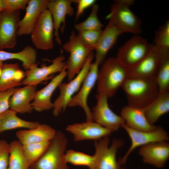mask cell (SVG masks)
<instances>
[{
	"instance_id": "44dd1931",
	"label": "cell",
	"mask_w": 169,
	"mask_h": 169,
	"mask_svg": "<svg viewBox=\"0 0 169 169\" xmlns=\"http://www.w3.org/2000/svg\"><path fill=\"white\" fill-rule=\"evenodd\" d=\"M37 85L17 88L9 100L10 109L17 113H31L33 109L30 102L33 100Z\"/></svg>"
},
{
	"instance_id": "cb8c5ba5",
	"label": "cell",
	"mask_w": 169,
	"mask_h": 169,
	"mask_svg": "<svg viewBox=\"0 0 169 169\" xmlns=\"http://www.w3.org/2000/svg\"><path fill=\"white\" fill-rule=\"evenodd\" d=\"M118 29L109 22L102 30L95 51V60L99 65L102 64L107 53L115 44L118 37L121 34Z\"/></svg>"
},
{
	"instance_id": "f1b7e54d",
	"label": "cell",
	"mask_w": 169,
	"mask_h": 169,
	"mask_svg": "<svg viewBox=\"0 0 169 169\" xmlns=\"http://www.w3.org/2000/svg\"><path fill=\"white\" fill-rule=\"evenodd\" d=\"M159 51L160 59L155 78L159 93H163L169 91V50Z\"/></svg>"
},
{
	"instance_id": "30bf717a",
	"label": "cell",
	"mask_w": 169,
	"mask_h": 169,
	"mask_svg": "<svg viewBox=\"0 0 169 169\" xmlns=\"http://www.w3.org/2000/svg\"><path fill=\"white\" fill-rule=\"evenodd\" d=\"M150 46L145 38L136 35L119 49L116 57L128 69L131 68L147 55Z\"/></svg>"
},
{
	"instance_id": "d6a6232c",
	"label": "cell",
	"mask_w": 169,
	"mask_h": 169,
	"mask_svg": "<svg viewBox=\"0 0 169 169\" xmlns=\"http://www.w3.org/2000/svg\"><path fill=\"white\" fill-rule=\"evenodd\" d=\"M65 158L66 162L74 166H91L93 156L79 151L70 150L65 152Z\"/></svg>"
},
{
	"instance_id": "7a4b0ae2",
	"label": "cell",
	"mask_w": 169,
	"mask_h": 169,
	"mask_svg": "<svg viewBox=\"0 0 169 169\" xmlns=\"http://www.w3.org/2000/svg\"><path fill=\"white\" fill-rule=\"evenodd\" d=\"M121 88L128 105L143 109L159 93L155 78L129 76Z\"/></svg>"
},
{
	"instance_id": "ba28073f",
	"label": "cell",
	"mask_w": 169,
	"mask_h": 169,
	"mask_svg": "<svg viewBox=\"0 0 169 169\" xmlns=\"http://www.w3.org/2000/svg\"><path fill=\"white\" fill-rule=\"evenodd\" d=\"M54 32L52 18L47 9L39 15L30 33L33 44L38 49L48 50L53 49Z\"/></svg>"
},
{
	"instance_id": "ab89813d",
	"label": "cell",
	"mask_w": 169,
	"mask_h": 169,
	"mask_svg": "<svg viewBox=\"0 0 169 169\" xmlns=\"http://www.w3.org/2000/svg\"><path fill=\"white\" fill-rule=\"evenodd\" d=\"M5 5L3 0H0V13L5 10Z\"/></svg>"
},
{
	"instance_id": "4316f807",
	"label": "cell",
	"mask_w": 169,
	"mask_h": 169,
	"mask_svg": "<svg viewBox=\"0 0 169 169\" xmlns=\"http://www.w3.org/2000/svg\"><path fill=\"white\" fill-rule=\"evenodd\" d=\"M17 114L10 109L0 114V134L5 131L18 128L33 129L40 124L38 122L29 121L22 119L17 115Z\"/></svg>"
},
{
	"instance_id": "8d00e7d4",
	"label": "cell",
	"mask_w": 169,
	"mask_h": 169,
	"mask_svg": "<svg viewBox=\"0 0 169 169\" xmlns=\"http://www.w3.org/2000/svg\"><path fill=\"white\" fill-rule=\"evenodd\" d=\"M5 10L12 13L15 11L25 9L29 0H3Z\"/></svg>"
},
{
	"instance_id": "603a6c76",
	"label": "cell",
	"mask_w": 169,
	"mask_h": 169,
	"mask_svg": "<svg viewBox=\"0 0 169 169\" xmlns=\"http://www.w3.org/2000/svg\"><path fill=\"white\" fill-rule=\"evenodd\" d=\"M125 124L130 128L136 130L150 131L156 126L150 123L147 119L143 109L127 105L122 109L120 115Z\"/></svg>"
},
{
	"instance_id": "6da1fadb",
	"label": "cell",
	"mask_w": 169,
	"mask_h": 169,
	"mask_svg": "<svg viewBox=\"0 0 169 169\" xmlns=\"http://www.w3.org/2000/svg\"><path fill=\"white\" fill-rule=\"evenodd\" d=\"M128 69L116 57L104 61L99 69L97 79L98 93L113 97L129 77Z\"/></svg>"
},
{
	"instance_id": "5b68a950",
	"label": "cell",
	"mask_w": 169,
	"mask_h": 169,
	"mask_svg": "<svg viewBox=\"0 0 169 169\" xmlns=\"http://www.w3.org/2000/svg\"><path fill=\"white\" fill-rule=\"evenodd\" d=\"M110 141L109 136L95 141V153L89 169H126L122 166L116 158L118 149L124 145V141L114 138L109 146Z\"/></svg>"
},
{
	"instance_id": "e575fe53",
	"label": "cell",
	"mask_w": 169,
	"mask_h": 169,
	"mask_svg": "<svg viewBox=\"0 0 169 169\" xmlns=\"http://www.w3.org/2000/svg\"><path fill=\"white\" fill-rule=\"evenodd\" d=\"M102 29L83 31L78 32L77 36L80 41L93 51L95 50Z\"/></svg>"
},
{
	"instance_id": "484cf974",
	"label": "cell",
	"mask_w": 169,
	"mask_h": 169,
	"mask_svg": "<svg viewBox=\"0 0 169 169\" xmlns=\"http://www.w3.org/2000/svg\"><path fill=\"white\" fill-rule=\"evenodd\" d=\"M143 109L148 121L154 125L161 116L169 111V91L159 93Z\"/></svg>"
},
{
	"instance_id": "f546056e",
	"label": "cell",
	"mask_w": 169,
	"mask_h": 169,
	"mask_svg": "<svg viewBox=\"0 0 169 169\" xmlns=\"http://www.w3.org/2000/svg\"><path fill=\"white\" fill-rule=\"evenodd\" d=\"M9 146L8 169H29L30 164L24 153L22 145L18 140H14Z\"/></svg>"
},
{
	"instance_id": "4fadbf2b",
	"label": "cell",
	"mask_w": 169,
	"mask_h": 169,
	"mask_svg": "<svg viewBox=\"0 0 169 169\" xmlns=\"http://www.w3.org/2000/svg\"><path fill=\"white\" fill-rule=\"evenodd\" d=\"M64 55H59L48 66H38V63L32 65L25 72V77L21 82L22 85H37L46 80L51 75L60 73L66 69V62Z\"/></svg>"
},
{
	"instance_id": "ffe728a7",
	"label": "cell",
	"mask_w": 169,
	"mask_h": 169,
	"mask_svg": "<svg viewBox=\"0 0 169 169\" xmlns=\"http://www.w3.org/2000/svg\"><path fill=\"white\" fill-rule=\"evenodd\" d=\"M49 0H29L25 8L26 13L18 23V36L30 34L41 13L47 9Z\"/></svg>"
},
{
	"instance_id": "d6986e66",
	"label": "cell",
	"mask_w": 169,
	"mask_h": 169,
	"mask_svg": "<svg viewBox=\"0 0 169 169\" xmlns=\"http://www.w3.org/2000/svg\"><path fill=\"white\" fill-rule=\"evenodd\" d=\"M67 72L64 69L53 77L49 83L43 89L36 91L32 102L33 110L42 112L53 109V103L51 101V96L64 79L67 77Z\"/></svg>"
},
{
	"instance_id": "60d3db41",
	"label": "cell",
	"mask_w": 169,
	"mask_h": 169,
	"mask_svg": "<svg viewBox=\"0 0 169 169\" xmlns=\"http://www.w3.org/2000/svg\"><path fill=\"white\" fill-rule=\"evenodd\" d=\"M3 62L2 61H0V76L1 75L2 70L3 66Z\"/></svg>"
},
{
	"instance_id": "52a82bcc",
	"label": "cell",
	"mask_w": 169,
	"mask_h": 169,
	"mask_svg": "<svg viewBox=\"0 0 169 169\" xmlns=\"http://www.w3.org/2000/svg\"><path fill=\"white\" fill-rule=\"evenodd\" d=\"M62 48L69 54L66 62L67 77L69 81L79 72L88 56L93 51L80 41L74 31L72 32L68 40L62 46Z\"/></svg>"
},
{
	"instance_id": "3957f363",
	"label": "cell",
	"mask_w": 169,
	"mask_h": 169,
	"mask_svg": "<svg viewBox=\"0 0 169 169\" xmlns=\"http://www.w3.org/2000/svg\"><path fill=\"white\" fill-rule=\"evenodd\" d=\"M68 142L64 133L57 131L46 150L29 169H69L65 158Z\"/></svg>"
},
{
	"instance_id": "b9f144b4",
	"label": "cell",
	"mask_w": 169,
	"mask_h": 169,
	"mask_svg": "<svg viewBox=\"0 0 169 169\" xmlns=\"http://www.w3.org/2000/svg\"></svg>"
},
{
	"instance_id": "7c38bea8",
	"label": "cell",
	"mask_w": 169,
	"mask_h": 169,
	"mask_svg": "<svg viewBox=\"0 0 169 169\" xmlns=\"http://www.w3.org/2000/svg\"><path fill=\"white\" fill-rule=\"evenodd\" d=\"M98 63L95 61L91 63L89 72L78 91L71 98L68 106H79L84 110L86 121H93L91 110L88 105V98L90 92L96 82L99 66Z\"/></svg>"
},
{
	"instance_id": "ac0fdd59",
	"label": "cell",
	"mask_w": 169,
	"mask_h": 169,
	"mask_svg": "<svg viewBox=\"0 0 169 169\" xmlns=\"http://www.w3.org/2000/svg\"><path fill=\"white\" fill-rule=\"evenodd\" d=\"M160 59V54L157 47L151 44L147 55L138 64L128 69L129 76L155 78Z\"/></svg>"
},
{
	"instance_id": "5bb4252c",
	"label": "cell",
	"mask_w": 169,
	"mask_h": 169,
	"mask_svg": "<svg viewBox=\"0 0 169 169\" xmlns=\"http://www.w3.org/2000/svg\"><path fill=\"white\" fill-rule=\"evenodd\" d=\"M20 10L12 13L3 10L0 13V50L13 48L16 44Z\"/></svg>"
},
{
	"instance_id": "9c48e42d",
	"label": "cell",
	"mask_w": 169,
	"mask_h": 169,
	"mask_svg": "<svg viewBox=\"0 0 169 169\" xmlns=\"http://www.w3.org/2000/svg\"><path fill=\"white\" fill-rule=\"evenodd\" d=\"M121 127L128 135L131 142L124 155L118 160L121 165L126 163L130 154L137 147L155 142L167 141L169 138L168 133L160 126H156L155 129L150 131L134 130L128 127L125 123Z\"/></svg>"
},
{
	"instance_id": "7402d4cb",
	"label": "cell",
	"mask_w": 169,
	"mask_h": 169,
	"mask_svg": "<svg viewBox=\"0 0 169 169\" xmlns=\"http://www.w3.org/2000/svg\"><path fill=\"white\" fill-rule=\"evenodd\" d=\"M55 129L47 124H41L31 129L20 130L16 132L18 141L22 145L50 141L56 133Z\"/></svg>"
},
{
	"instance_id": "8992f818",
	"label": "cell",
	"mask_w": 169,
	"mask_h": 169,
	"mask_svg": "<svg viewBox=\"0 0 169 169\" xmlns=\"http://www.w3.org/2000/svg\"><path fill=\"white\" fill-rule=\"evenodd\" d=\"M94 57L92 52L76 75L68 83L62 82L59 85V94L53 103V114L54 116H58L65 110L71 98L79 90L89 72Z\"/></svg>"
},
{
	"instance_id": "d4e9b609",
	"label": "cell",
	"mask_w": 169,
	"mask_h": 169,
	"mask_svg": "<svg viewBox=\"0 0 169 169\" xmlns=\"http://www.w3.org/2000/svg\"><path fill=\"white\" fill-rule=\"evenodd\" d=\"M25 73L17 63L3 64L0 76V91H5L22 85Z\"/></svg>"
},
{
	"instance_id": "d590c367",
	"label": "cell",
	"mask_w": 169,
	"mask_h": 169,
	"mask_svg": "<svg viewBox=\"0 0 169 169\" xmlns=\"http://www.w3.org/2000/svg\"><path fill=\"white\" fill-rule=\"evenodd\" d=\"M9 150V144L4 140H0V169H8Z\"/></svg>"
},
{
	"instance_id": "1f68e13d",
	"label": "cell",
	"mask_w": 169,
	"mask_h": 169,
	"mask_svg": "<svg viewBox=\"0 0 169 169\" xmlns=\"http://www.w3.org/2000/svg\"><path fill=\"white\" fill-rule=\"evenodd\" d=\"M50 141L22 145L24 153L30 165L44 153L48 147Z\"/></svg>"
},
{
	"instance_id": "8fae6325",
	"label": "cell",
	"mask_w": 169,
	"mask_h": 169,
	"mask_svg": "<svg viewBox=\"0 0 169 169\" xmlns=\"http://www.w3.org/2000/svg\"><path fill=\"white\" fill-rule=\"evenodd\" d=\"M95 97L96 104L91 110L93 121L113 132L117 131L125 123L124 120L110 108L105 95L97 93Z\"/></svg>"
},
{
	"instance_id": "f35d334b",
	"label": "cell",
	"mask_w": 169,
	"mask_h": 169,
	"mask_svg": "<svg viewBox=\"0 0 169 169\" xmlns=\"http://www.w3.org/2000/svg\"><path fill=\"white\" fill-rule=\"evenodd\" d=\"M72 2L77 4V9L75 14V21H77L84 13L85 10L95 3V0H74Z\"/></svg>"
},
{
	"instance_id": "277c9868",
	"label": "cell",
	"mask_w": 169,
	"mask_h": 169,
	"mask_svg": "<svg viewBox=\"0 0 169 169\" xmlns=\"http://www.w3.org/2000/svg\"><path fill=\"white\" fill-rule=\"evenodd\" d=\"M133 0L115 1L106 16L121 33H130L136 35L141 32L140 19L130 9Z\"/></svg>"
},
{
	"instance_id": "e0dca14e",
	"label": "cell",
	"mask_w": 169,
	"mask_h": 169,
	"mask_svg": "<svg viewBox=\"0 0 169 169\" xmlns=\"http://www.w3.org/2000/svg\"><path fill=\"white\" fill-rule=\"evenodd\" d=\"M139 153L145 163L162 168L169 158V144L166 141L149 143L141 146Z\"/></svg>"
},
{
	"instance_id": "4dcf8cb0",
	"label": "cell",
	"mask_w": 169,
	"mask_h": 169,
	"mask_svg": "<svg viewBox=\"0 0 169 169\" xmlns=\"http://www.w3.org/2000/svg\"><path fill=\"white\" fill-rule=\"evenodd\" d=\"M92 7L90 13L87 18L84 21L74 25L75 29L78 32L102 29L103 25L99 20L98 16L99 6L95 3Z\"/></svg>"
},
{
	"instance_id": "836d02e7",
	"label": "cell",
	"mask_w": 169,
	"mask_h": 169,
	"mask_svg": "<svg viewBox=\"0 0 169 169\" xmlns=\"http://www.w3.org/2000/svg\"><path fill=\"white\" fill-rule=\"evenodd\" d=\"M154 44L159 51L169 50V22L167 21L156 32Z\"/></svg>"
},
{
	"instance_id": "9a60e30c",
	"label": "cell",
	"mask_w": 169,
	"mask_h": 169,
	"mask_svg": "<svg viewBox=\"0 0 169 169\" xmlns=\"http://www.w3.org/2000/svg\"><path fill=\"white\" fill-rule=\"evenodd\" d=\"M66 130L73 135L75 141L85 140L98 141L109 136L113 132L93 121L69 125Z\"/></svg>"
},
{
	"instance_id": "74e56055",
	"label": "cell",
	"mask_w": 169,
	"mask_h": 169,
	"mask_svg": "<svg viewBox=\"0 0 169 169\" xmlns=\"http://www.w3.org/2000/svg\"><path fill=\"white\" fill-rule=\"evenodd\" d=\"M14 88L5 91H0V114L10 108V99L16 90Z\"/></svg>"
},
{
	"instance_id": "83f0119b",
	"label": "cell",
	"mask_w": 169,
	"mask_h": 169,
	"mask_svg": "<svg viewBox=\"0 0 169 169\" xmlns=\"http://www.w3.org/2000/svg\"><path fill=\"white\" fill-rule=\"evenodd\" d=\"M37 53L35 49L30 45L25 46L21 51L11 53L0 50V61L16 59L22 62V66L26 70L37 63Z\"/></svg>"
},
{
	"instance_id": "2e32d148",
	"label": "cell",
	"mask_w": 169,
	"mask_h": 169,
	"mask_svg": "<svg viewBox=\"0 0 169 169\" xmlns=\"http://www.w3.org/2000/svg\"><path fill=\"white\" fill-rule=\"evenodd\" d=\"M72 3L70 0H49L47 4V9L50 12L53 19L54 37L60 47L62 43L59 31L60 29L61 33L64 31L66 16H72L74 14V9L71 6Z\"/></svg>"
}]
</instances>
